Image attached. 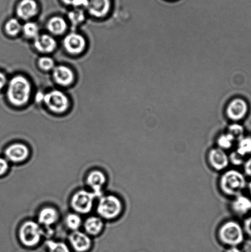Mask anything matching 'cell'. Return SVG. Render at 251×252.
<instances>
[{
  "mask_svg": "<svg viewBox=\"0 0 251 252\" xmlns=\"http://www.w3.org/2000/svg\"><path fill=\"white\" fill-rule=\"evenodd\" d=\"M247 177L240 170L235 169L223 172L219 180V187L225 196L234 197L243 194L247 188Z\"/></svg>",
  "mask_w": 251,
  "mask_h": 252,
  "instance_id": "1",
  "label": "cell"
},
{
  "mask_svg": "<svg viewBox=\"0 0 251 252\" xmlns=\"http://www.w3.org/2000/svg\"><path fill=\"white\" fill-rule=\"evenodd\" d=\"M31 86L28 79L17 75L10 80L7 88V97L9 102L16 107H22L30 98Z\"/></svg>",
  "mask_w": 251,
  "mask_h": 252,
  "instance_id": "2",
  "label": "cell"
},
{
  "mask_svg": "<svg viewBox=\"0 0 251 252\" xmlns=\"http://www.w3.org/2000/svg\"><path fill=\"white\" fill-rule=\"evenodd\" d=\"M245 234L239 222L229 220L219 227L218 236L221 243L228 247H238L243 243Z\"/></svg>",
  "mask_w": 251,
  "mask_h": 252,
  "instance_id": "3",
  "label": "cell"
},
{
  "mask_svg": "<svg viewBox=\"0 0 251 252\" xmlns=\"http://www.w3.org/2000/svg\"><path fill=\"white\" fill-rule=\"evenodd\" d=\"M122 211L123 204L119 197L114 195L101 197L97 207V212L102 218L107 220L117 218Z\"/></svg>",
  "mask_w": 251,
  "mask_h": 252,
  "instance_id": "4",
  "label": "cell"
},
{
  "mask_svg": "<svg viewBox=\"0 0 251 252\" xmlns=\"http://www.w3.org/2000/svg\"><path fill=\"white\" fill-rule=\"evenodd\" d=\"M43 102L52 112L56 114L65 113L70 107V101L65 94L58 90H53L44 95Z\"/></svg>",
  "mask_w": 251,
  "mask_h": 252,
  "instance_id": "5",
  "label": "cell"
},
{
  "mask_svg": "<svg viewBox=\"0 0 251 252\" xmlns=\"http://www.w3.org/2000/svg\"><path fill=\"white\" fill-rule=\"evenodd\" d=\"M43 234L38 223L32 221H26L20 228L19 238L22 243L27 247L36 246L41 240Z\"/></svg>",
  "mask_w": 251,
  "mask_h": 252,
  "instance_id": "6",
  "label": "cell"
},
{
  "mask_svg": "<svg viewBox=\"0 0 251 252\" xmlns=\"http://www.w3.org/2000/svg\"><path fill=\"white\" fill-rule=\"evenodd\" d=\"M248 112V105L243 98L237 97L230 100L225 107V113L228 120L234 123L244 119Z\"/></svg>",
  "mask_w": 251,
  "mask_h": 252,
  "instance_id": "7",
  "label": "cell"
},
{
  "mask_svg": "<svg viewBox=\"0 0 251 252\" xmlns=\"http://www.w3.org/2000/svg\"><path fill=\"white\" fill-rule=\"evenodd\" d=\"M207 160L211 169L216 172H223L230 165L227 152L217 147L211 148L208 153Z\"/></svg>",
  "mask_w": 251,
  "mask_h": 252,
  "instance_id": "8",
  "label": "cell"
},
{
  "mask_svg": "<svg viewBox=\"0 0 251 252\" xmlns=\"http://www.w3.org/2000/svg\"><path fill=\"white\" fill-rule=\"evenodd\" d=\"M95 197L93 192L80 190L73 195L71 201V206L78 213L87 214L92 209Z\"/></svg>",
  "mask_w": 251,
  "mask_h": 252,
  "instance_id": "9",
  "label": "cell"
},
{
  "mask_svg": "<svg viewBox=\"0 0 251 252\" xmlns=\"http://www.w3.org/2000/svg\"><path fill=\"white\" fill-rule=\"evenodd\" d=\"M63 46L68 53L78 55L83 53L86 46V41L83 36L76 33H71L63 39Z\"/></svg>",
  "mask_w": 251,
  "mask_h": 252,
  "instance_id": "10",
  "label": "cell"
},
{
  "mask_svg": "<svg viewBox=\"0 0 251 252\" xmlns=\"http://www.w3.org/2000/svg\"><path fill=\"white\" fill-rule=\"evenodd\" d=\"M28 147L23 143H13L6 148L4 155L7 160L12 162H22L29 157Z\"/></svg>",
  "mask_w": 251,
  "mask_h": 252,
  "instance_id": "11",
  "label": "cell"
},
{
  "mask_svg": "<svg viewBox=\"0 0 251 252\" xmlns=\"http://www.w3.org/2000/svg\"><path fill=\"white\" fill-rule=\"evenodd\" d=\"M231 211L238 217H245L251 212V198L243 194L233 197Z\"/></svg>",
  "mask_w": 251,
  "mask_h": 252,
  "instance_id": "12",
  "label": "cell"
},
{
  "mask_svg": "<svg viewBox=\"0 0 251 252\" xmlns=\"http://www.w3.org/2000/svg\"><path fill=\"white\" fill-rule=\"evenodd\" d=\"M85 8L90 14L98 18L107 16L111 8L110 0H85Z\"/></svg>",
  "mask_w": 251,
  "mask_h": 252,
  "instance_id": "13",
  "label": "cell"
},
{
  "mask_svg": "<svg viewBox=\"0 0 251 252\" xmlns=\"http://www.w3.org/2000/svg\"><path fill=\"white\" fill-rule=\"evenodd\" d=\"M54 80L57 85L68 86L75 81V74L71 68L64 65L55 66L53 70Z\"/></svg>",
  "mask_w": 251,
  "mask_h": 252,
  "instance_id": "14",
  "label": "cell"
},
{
  "mask_svg": "<svg viewBox=\"0 0 251 252\" xmlns=\"http://www.w3.org/2000/svg\"><path fill=\"white\" fill-rule=\"evenodd\" d=\"M17 14L20 19H30L38 12V5L34 0H22L17 7Z\"/></svg>",
  "mask_w": 251,
  "mask_h": 252,
  "instance_id": "15",
  "label": "cell"
},
{
  "mask_svg": "<svg viewBox=\"0 0 251 252\" xmlns=\"http://www.w3.org/2000/svg\"><path fill=\"white\" fill-rule=\"evenodd\" d=\"M106 180L107 179L105 174L99 170H93L88 174L87 179V185L93 189V194L96 197H102V188Z\"/></svg>",
  "mask_w": 251,
  "mask_h": 252,
  "instance_id": "16",
  "label": "cell"
},
{
  "mask_svg": "<svg viewBox=\"0 0 251 252\" xmlns=\"http://www.w3.org/2000/svg\"><path fill=\"white\" fill-rule=\"evenodd\" d=\"M34 46L40 53L48 54L55 51L56 42L53 36L43 34L34 39Z\"/></svg>",
  "mask_w": 251,
  "mask_h": 252,
  "instance_id": "17",
  "label": "cell"
},
{
  "mask_svg": "<svg viewBox=\"0 0 251 252\" xmlns=\"http://www.w3.org/2000/svg\"><path fill=\"white\" fill-rule=\"evenodd\" d=\"M70 241L73 248L79 252L87 251L90 248L91 241L87 234L82 232L75 231L71 234Z\"/></svg>",
  "mask_w": 251,
  "mask_h": 252,
  "instance_id": "18",
  "label": "cell"
},
{
  "mask_svg": "<svg viewBox=\"0 0 251 252\" xmlns=\"http://www.w3.org/2000/svg\"><path fill=\"white\" fill-rule=\"evenodd\" d=\"M58 218L57 211L53 207H46L39 212L38 221L39 223L46 226H49L56 223Z\"/></svg>",
  "mask_w": 251,
  "mask_h": 252,
  "instance_id": "19",
  "label": "cell"
},
{
  "mask_svg": "<svg viewBox=\"0 0 251 252\" xmlns=\"http://www.w3.org/2000/svg\"><path fill=\"white\" fill-rule=\"evenodd\" d=\"M47 28L49 32L55 35H61L63 34L67 29V24L63 18L56 16L49 20L47 24Z\"/></svg>",
  "mask_w": 251,
  "mask_h": 252,
  "instance_id": "20",
  "label": "cell"
},
{
  "mask_svg": "<svg viewBox=\"0 0 251 252\" xmlns=\"http://www.w3.org/2000/svg\"><path fill=\"white\" fill-rule=\"evenodd\" d=\"M216 147L227 152L235 147L237 141L232 135L225 132L221 133L216 138Z\"/></svg>",
  "mask_w": 251,
  "mask_h": 252,
  "instance_id": "21",
  "label": "cell"
},
{
  "mask_svg": "<svg viewBox=\"0 0 251 252\" xmlns=\"http://www.w3.org/2000/svg\"><path fill=\"white\" fill-rule=\"evenodd\" d=\"M84 227L87 233L91 235H97L102 231L103 223L102 220L98 217H91L86 220Z\"/></svg>",
  "mask_w": 251,
  "mask_h": 252,
  "instance_id": "22",
  "label": "cell"
},
{
  "mask_svg": "<svg viewBox=\"0 0 251 252\" xmlns=\"http://www.w3.org/2000/svg\"><path fill=\"white\" fill-rule=\"evenodd\" d=\"M235 150L243 157L247 158L251 155V136L245 135L236 143Z\"/></svg>",
  "mask_w": 251,
  "mask_h": 252,
  "instance_id": "23",
  "label": "cell"
},
{
  "mask_svg": "<svg viewBox=\"0 0 251 252\" xmlns=\"http://www.w3.org/2000/svg\"><path fill=\"white\" fill-rule=\"evenodd\" d=\"M22 26L18 20L14 18L9 19L5 25V31L10 36L17 35L22 31Z\"/></svg>",
  "mask_w": 251,
  "mask_h": 252,
  "instance_id": "24",
  "label": "cell"
},
{
  "mask_svg": "<svg viewBox=\"0 0 251 252\" xmlns=\"http://www.w3.org/2000/svg\"><path fill=\"white\" fill-rule=\"evenodd\" d=\"M39 31L38 25L31 22H27L22 28L24 35L29 38H36L39 36Z\"/></svg>",
  "mask_w": 251,
  "mask_h": 252,
  "instance_id": "25",
  "label": "cell"
},
{
  "mask_svg": "<svg viewBox=\"0 0 251 252\" xmlns=\"http://www.w3.org/2000/svg\"><path fill=\"white\" fill-rule=\"evenodd\" d=\"M226 132L230 133L237 142L245 135V128L242 125L237 123H233L228 126Z\"/></svg>",
  "mask_w": 251,
  "mask_h": 252,
  "instance_id": "26",
  "label": "cell"
},
{
  "mask_svg": "<svg viewBox=\"0 0 251 252\" xmlns=\"http://www.w3.org/2000/svg\"><path fill=\"white\" fill-rule=\"evenodd\" d=\"M68 19L73 26L82 23L85 19L84 12L82 9L75 8L73 11L69 12L68 15Z\"/></svg>",
  "mask_w": 251,
  "mask_h": 252,
  "instance_id": "27",
  "label": "cell"
},
{
  "mask_svg": "<svg viewBox=\"0 0 251 252\" xmlns=\"http://www.w3.org/2000/svg\"><path fill=\"white\" fill-rule=\"evenodd\" d=\"M82 223L80 217L77 214H69L66 218V224L69 228L73 231H77Z\"/></svg>",
  "mask_w": 251,
  "mask_h": 252,
  "instance_id": "28",
  "label": "cell"
},
{
  "mask_svg": "<svg viewBox=\"0 0 251 252\" xmlns=\"http://www.w3.org/2000/svg\"><path fill=\"white\" fill-rule=\"evenodd\" d=\"M49 252H70L68 246L63 243L49 241L47 243Z\"/></svg>",
  "mask_w": 251,
  "mask_h": 252,
  "instance_id": "29",
  "label": "cell"
},
{
  "mask_svg": "<svg viewBox=\"0 0 251 252\" xmlns=\"http://www.w3.org/2000/svg\"><path fill=\"white\" fill-rule=\"evenodd\" d=\"M38 65L39 68L44 71H49L53 70L55 67V63L53 59L49 57H42L38 61Z\"/></svg>",
  "mask_w": 251,
  "mask_h": 252,
  "instance_id": "30",
  "label": "cell"
},
{
  "mask_svg": "<svg viewBox=\"0 0 251 252\" xmlns=\"http://www.w3.org/2000/svg\"><path fill=\"white\" fill-rule=\"evenodd\" d=\"M229 155L230 164H232L235 166H240L244 164L247 158L243 157L238 153L237 151L233 150Z\"/></svg>",
  "mask_w": 251,
  "mask_h": 252,
  "instance_id": "31",
  "label": "cell"
},
{
  "mask_svg": "<svg viewBox=\"0 0 251 252\" xmlns=\"http://www.w3.org/2000/svg\"><path fill=\"white\" fill-rule=\"evenodd\" d=\"M242 226L245 235H247L251 238V216L245 218L244 221H243Z\"/></svg>",
  "mask_w": 251,
  "mask_h": 252,
  "instance_id": "32",
  "label": "cell"
},
{
  "mask_svg": "<svg viewBox=\"0 0 251 252\" xmlns=\"http://www.w3.org/2000/svg\"><path fill=\"white\" fill-rule=\"evenodd\" d=\"M8 169V160L6 158L0 157V177L6 174Z\"/></svg>",
  "mask_w": 251,
  "mask_h": 252,
  "instance_id": "33",
  "label": "cell"
},
{
  "mask_svg": "<svg viewBox=\"0 0 251 252\" xmlns=\"http://www.w3.org/2000/svg\"><path fill=\"white\" fill-rule=\"evenodd\" d=\"M243 165H244V171L246 177L251 179V157L246 159Z\"/></svg>",
  "mask_w": 251,
  "mask_h": 252,
  "instance_id": "34",
  "label": "cell"
},
{
  "mask_svg": "<svg viewBox=\"0 0 251 252\" xmlns=\"http://www.w3.org/2000/svg\"><path fill=\"white\" fill-rule=\"evenodd\" d=\"M6 76H5L4 73L0 72V90H1L6 86Z\"/></svg>",
  "mask_w": 251,
  "mask_h": 252,
  "instance_id": "35",
  "label": "cell"
},
{
  "mask_svg": "<svg viewBox=\"0 0 251 252\" xmlns=\"http://www.w3.org/2000/svg\"><path fill=\"white\" fill-rule=\"evenodd\" d=\"M44 94L41 92H38L36 95V101L37 102L41 103L43 102L44 98Z\"/></svg>",
  "mask_w": 251,
  "mask_h": 252,
  "instance_id": "36",
  "label": "cell"
},
{
  "mask_svg": "<svg viewBox=\"0 0 251 252\" xmlns=\"http://www.w3.org/2000/svg\"><path fill=\"white\" fill-rule=\"evenodd\" d=\"M226 252H243L242 251H241V249L238 248V247L237 246H233V247H229V248H228L226 251Z\"/></svg>",
  "mask_w": 251,
  "mask_h": 252,
  "instance_id": "37",
  "label": "cell"
},
{
  "mask_svg": "<svg viewBox=\"0 0 251 252\" xmlns=\"http://www.w3.org/2000/svg\"><path fill=\"white\" fill-rule=\"evenodd\" d=\"M75 0H62V1L64 3L67 5H72L73 2L75 1Z\"/></svg>",
  "mask_w": 251,
  "mask_h": 252,
  "instance_id": "38",
  "label": "cell"
},
{
  "mask_svg": "<svg viewBox=\"0 0 251 252\" xmlns=\"http://www.w3.org/2000/svg\"><path fill=\"white\" fill-rule=\"evenodd\" d=\"M247 189H248V191H249L251 195V181L248 183Z\"/></svg>",
  "mask_w": 251,
  "mask_h": 252,
  "instance_id": "39",
  "label": "cell"
},
{
  "mask_svg": "<svg viewBox=\"0 0 251 252\" xmlns=\"http://www.w3.org/2000/svg\"><path fill=\"white\" fill-rule=\"evenodd\" d=\"M170 1H173V0H170Z\"/></svg>",
  "mask_w": 251,
  "mask_h": 252,
  "instance_id": "40",
  "label": "cell"
}]
</instances>
